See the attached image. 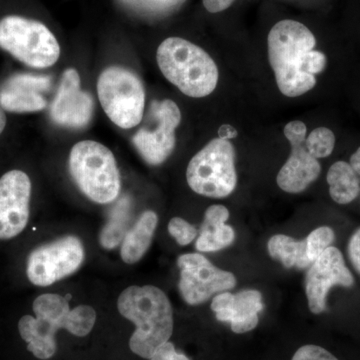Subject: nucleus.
<instances>
[{
    "instance_id": "obj_1",
    "label": "nucleus",
    "mask_w": 360,
    "mask_h": 360,
    "mask_svg": "<svg viewBox=\"0 0 360 360\" xmlns=\"http://www.w3.org/2000/svg\"><path fill=\"white\" fill-rule=\"evenodd\" d=\"M117 307L136 326L129 341L132 352L150 359L174 331V312L167 295L153 285L130 286L118 297Z\"/></svg>"
},
{
    "instance_id": "obj_2",
    "label": "nucleus",
    "mask_w": 360,
    "mask_h": 360,
    "mask_svg": "<svg viewBox=\"0 0 360 360\" xmlns=\"http://www.w3.org/2000/svg\"><path fill=\"white\" fill-rule=\"evenodd\" d=\"M269 58L277 86L283 96L297 97L316 85V78L304 71V60L316 45L314 33L303 23L281 20L269 32Z\"/></svg>"
},
{
    "instance_id": "obj_3",
    "label": "nucleus",
    "mask_w": 360,
    "mask_h": 360,
    "mask_svg": "<svg viewBox=\"0 0 360 360\" xmlns=\"http://www.w3.org/2000/svg\"><path fill=\"white\" fill-rule=\"evenodd\" d=\"M158 66L168 82L187 96H210L219 82V68L201 47L180 37H169L158 46Z\"/></svg>"
},
{
    "instance_id": "obj_4",
    "label": "nucleus",
    "mask_w": 360,
    "mask_h": 360,
    "mask_svg": "<svg viewBox=\"0 0 360 360\" xmlns=\"http://www.w3.org/2000/svg\"><path fill=\"white\" fill-rule=\"evenodd\" d=\"M70 170L75 184L94 202H112L120 193V175L115 155L97 141L77 142L70 150Z\"/></svg>"
},
{
    "instance_id": "obj_5",
    "label": "nucleus",
    "mask_w": 360,
    "mask_h": 360,
    "mask_svg": "<svg viewBox=\"0 0 360 360\" xmlns=\"http://www.w3.org/2000/svg\"><path fill=\"white\" fill-rule=\"evenodd\" d=\"M0 49L33 68H51L60 56L58 39L44 23L18 15L0 20Z\"/></svg>"
},
{
    "instance_id": "obj_6",
    "label": "nucleus",
    "mask_w": 360,
    "mask_h": 360,
    "mask_svg": "<svg viewBox=\"0 0 360 360\" xmlns=\"http://www.w3.org/2000/svg\"><path fill=\"white\" fill-rule=\"evenodd\" d=\"M236 150L229 141L214 139L189 161L186 179L191 189L200 195L224 198L238 184Z\"/></svg>"
},
{
    "instance_id": "obj_7",
    "label": "nucleus",
    "mask_w": 360,
    "mask_h": 360,
    "mask_svg": "<svg viewBox=\"0 0 360 360\" xmlns=\"http://www.w3.org/2000/svg\"><path fill=\"white\" fill-rule=\"evenodd\" d=\"M97 94L104 112L120 129H132L141 122L146 90L131 70L122 66L105 68L97 80Z\"/></svg>"
},
{
    "instance_id": "obj_8",
    "label": "nucleus",
    "mask_w": 360,
    "mask_h": 360,
    "mask_svg": "<svg viewBox=\"0 0 360 360\" xmlns=\"http://www.w3.org/2000/svg\"><path fill=\"white\" fill-rule=\"evenodd\" d=\"M84 259V248L80 239L65 236L32 250L26 272L34 285L49 286L75 274Z\"/></svg>"
},
{
    "instance_id": "obj_9",
    "label": "nucleus",
    "mask_w": 360,
    "mask_h": 360,
    "mask_svg": "<svg viewBox=\"0 0 360 360\" xmlns=\"http://www.w3.org/2000/svg\"><path fill=\"white\" fill-rule=\"evenodd\" d=\"M177 265L180 269V293L188 304H201L217 293L236 288V278L231 272L214 266L200 253L181 255Z\"/></svg>"
},
{
    "instance_id": "obj_10",
    "label": "nucleus",
    "mask_w": 360,
    "mask_h": 360,
    "mask_svg": "<svg viewBox=\"0 0 360 360\" xmlns=\"http://www.w3.org/2000/svg\"><path fill=\"white\" fill-rule=\"evenodd\" d=\"M149 115L155 118V129L142 127L132 137V142L148 165H160L174 153L176 146L175 130L181 122V112L174 101L165 99L153 101Z\"/></svg>"
},
{
    "instance_id": "obj_11",
    "label": "nucleus",
    "mask_w": 360,
    "mask_h": 360,
    "mask_svg": "<svg viewBox=\"0 0 360 360\" xmlns=\"http://www.w3.org/2000/svg\"><path fill=\"white\" fill-rule=\"evenodd\" d=\"M284 135L290 142L291 153L277 174V184L285 193H302L319 176L321 167L305 148L307 125L304 123L300 120L288 122L284 127Z\"/></svg>"
},
{
    "instance_id": "obj_12",
    "label": "nucleus",
    "mask_w": 360,
    "mask_h": 360,
    "mask_svg": "<svg viewBox=\"0 0 360 360\" xmlns=\"http://www.w3.org/2000/svg\"><path fill=\"white\" fill-rule=\"evenodd\" d=\"M354 283V276L345 265L342 253L338 248L329 246L310 265L305 277V291L310 311L321 314L326 309V298L333 286L350 288Z\"/></svg>"
},
{
    "instance_id": "obj_13",
    "label": "nucleus",
    "mask_w": 360,
    "mask_h": 360,
    "mask_svg": "<svg viewBox=\"0 0 360 360\" xmlns=\"http://www.w3.org/2000/svg\"><path fill=\"white\" fill-rule=\"evenodd\" d=\"M32 182L20 170H11L0 179V239L18 236L27 225Z\"/></svg>"
},
{
    "instance_id": "obj_14",
    "label": "nucleus",
    "mask_w": 360,
    "mask_h": 360,
    "mask_svg": "<svg viewBox=\"0 0 360 360\" xmlns=\"http://www.w3.org/2000/svg\"><path fill=\"white\" fill-rule=\"evenodd\" d=\"M94 110V98L82 89L77 71L68 68L63 73L58 94L52 101V120L61 127L82 129L91 120Z\"/></svg>"
},
{
    "instance_id": "obj_15",
    "label": "nucleus",
    "mask_w": 360,
    "mask_h": 360,
    "mask_svg": "<svg viewBox=\"0 0 360 360\" xmlns=\"http://www.w3.org/2000/svg\"><path fill=\"white\" fill-rule=\"evenodd\" d=\"M51 87L47 75L18 73L0 87V108L9 112H37L46 108L44 92Z\"/></svg>"
},
{
    "instance_id": "obj_16",
    "label": "nucleus",
    "mask_w": 360,
    "mask_h": 360,
    "mask_svg": "<svg viewBox=\"0 0 360 360\" xmlns=\"http://www.w3.org/2000/svg\"><path fill=\"white\" fill-rule=\"evenodd\" d=\"M264 309L262 293L258 290L239 291L233 295L227 309L215 312L217 321L229 322L234 333H248L257 328L258 314Z\"/></svg>"
},
{
    "instance_id": "obj_17",
    "label": "nucleus",
    "mask_w": 360,
    "mask_h": 360,
    "mask_svg": "<svg viewBox=\"0 0 360 360\" xmlns=\"http://www.w3.org/2000/svg\"><path fill=\"white\" fill-rule=\"evenodd\" d=\"M229 217V210L224 205L210 206L196 240V250L201 252H214L231 245L236 233L231 226L225 224Z\"/></svg>"
},
{
    "instance_id": "obj_18",
    "label": "nucleus",
    "mask_w": 360,
    "mask_h": 360,
    "mask_svg": "<svg viewBox=\"0 0 360 360\" xmlns=\"http://www.w3.org/2000/svg\"><path fill=\"white\" fill-rule=\"evenodd\" d=\"M22 340L28 343V350L39 359H51L56 352V336L58 329L53 321L44 317L25 315L18 323Z\"/></svg>"
},
{
    "instance_id": "obj_19",
    "label": "nucleus",
    "mask_w": 360,
    "mask_h": 360,
    "mask_svg": "<svg viewBox=\"0 0 360 360\" xmlns=\"http://www.w3.org/2000/svg\"><path fill=\"white\" fill-rule=\"evenodd\" d=\"M158 222L156 213L148 210L142 213L136 224L127 232L120 251L125 264H134L143 257L151 245Z\"/></svg>"
},
{
    "instance_id": "obj_20",
    "label": "nucleus",
    "mask_w": 360,
    "mask_h": 360,
    "mask_svg": "<svg viewBox=\"0 0 360 360\" xmlns=\"http://www.w3.org/2000/svg\"><path fill=\"white\" fill-rule=\"evenodd\" d=\"M329 194L340 205H347L359 196L360 180L349 163L338 161L329 168L328 176Z\"/></svg>"
},
{
    "instance_id": "obj_21",
    "label": "nucleus",
    "mask_w": 360,
    "mask_h": 360,
    "mask_svg": "<svg viewBox=\"0 0 360 360\" xmlns=\"http://www.w3.org/2000/svg\"><path fill=\"white\" fill-rule=\"evenodd\" d=\"M267 248L270 257L279 260L286 269H304L312 264L307 257L305 240L297 241L290 236L276 234L269 239Z\"/></svg>"
},
{
    "instance_id": "obj_22",
    "label": "nucleus",
    "mask_w": 360,
    "mask_h": 360,
    "mask_svg": "<svg viewBox=\"0 0 360 360\" xmlns=\"http://www.w3.org/2000/svg\"><path fill=\"white\" fill-rule=\"evenodd\" d=\"M131 217V200L129 195H123L116 201L110 212L108 222L101 233V245L105 250H113L120 245L127 232Z\"/></svg>"
},
{
    "instance_id": "obj_23",
    "label": "nucleus",
    "mask_w": 360,
    "mask_h": 360,
    "mask_svg": "<svg viewBox=\"0 0 360 360\" xmlns=\"http://www.w3.org/2000/svg\"><path fill=\"white\" fill-rule=\"evenodd\" d=\"M33 311L37 316L52 321L59 328H65L70 309L68 300L58 295H42L33 302Z\"/></svg>"
},
{
    "instance_id": "obj_24",
    "label": "nucleus",
    "mask_w": 360,
    "mask_h": 360,
    "mask_svg": "<svg viewBox=\"0 0 360 360\" xmlns=\"http://www.w3.org/2000/svg\"><path fill=\"white\" fill-rule=\"evenodd\" d=\"M96 310L89 305H79L68 314L65 329L77 336L89 335L96 324Z\"/></svg>"
},
{
    "instance_id": "obj_25",
    "label": "nucleus",
    "mask_w": 360,
    "mask_h": 360,
    "mask_svg": "<svg viewBox=\"0 0 360 360\" xmlns=\"http://www.w3.org/2000/svg\"><path fill=\"white\" fill-rule=\"evenodd\" d=\"M335 146V135L326 127H319L312 130L305 139V148L316 160L328 158L333 153Z\"/></svg>"
},
{
    "instance_id": "obj_26",
    "label": "nucleus",
    "mask_w": 360,
    "mask_h": 360,
    "mask_svg": "<svg viewBox=\"0 0 360 360\" xmlns=\"http://www.w3.org/2000/svg\"><path fill=\"white\" fill-rule=\"evenodd\" d=\"M335 231L328 226L319 227L310 232L309 236L305 239V243H307V257L311 264H314L315 260L328 250L335 240Z\"/></svg>"
},
{
    "instance_id": "obj_27",
    "label": "nucleus",
    "mask_w": 360,
    "mask_h": 360,
    "mask_svg": "<svg viewBox=\"0 0 360 360\" xmlns=\"http://www.w3.org/2000/svg\"><path fill=\"white\" fill-rule=\"evenodd\" d=\"M168 231L180 245H189L198 236L195 227L180 217H174L170 220L168 224Z\"/></svg>"
},
{
    "instance_id": "obj_28",
    "label": "nucleus",
    "mask_w": 360,
    "mask_h": 360,
    "mask_svg": "<svg viewBox=\"0 0 360 360\" xmlns=\"http://www.w3.org/2000/svg\"><path fill=\"white\" fill-rule=\"evenodd\" d=\"M291 360H338L335 355L330 354L323 347L319 345H303L296 350Z\"/></svg>"
},
{
    "instance_id": "obj_29",
    "label": "nucleus",
    "mask_w": 360,
    "mask_h": 360,
    "mask_svg": "<svg viewBox=\"0 0 360 360\" xmlns=\"http://www.w3.org/2000/svg\"><path fill=\"white\" fill-rule=\"evenodd\" d=\"M328 65L326 54L321 51H311L309 52L304 60V71L309 75H314L322 72Z\"/></svg>"
},
{
    "instance_id": "obj_30",
    "label": "nucleus",
    "mask_w": 360,
    "mask_h": 360,
    "mask_svg": "<svg viewBox=\"0 0 360 360\" xmlns=\"http://www.w3.org/2000/svg\"><path fill=\"white\" fill-rule=\"evenodd\" d=\"M150 360H191L186 355L179 354L175 350L174 345L167 341L165 345H161L160 348L151 356Z\"/></svg>"
},
{
    "instance_id": "obj_31",
    "label": "nucleus",
    "mask_w": 360,
    "mask_h": 360,
    "mask_svg": "<svg viewBox=\"0 0 360 360\" xmlns=\"http://www.w3.org/2000/svg\"><path fill=\"white\" fill-rule=\"evenodd\" d=\"M348 255L354 269L360 274V229L352 234L348 243Z\"/></svg>"
},
{
    "instance_id": "obj_32",
    "label": "nucleus",
    "mask_w": 360,
    "mask_h": 360,
    "mask_svg": "<svg viewBox=\"0 0 360 360\" xmlns=\"http://www.w3.org/2000/svg\"><path fill=\"white\" fill-rule=\"evenodd\" d=\"M236 0H203L206 11L212 13H219L232 6Z\"/></svg>"
},
{
    "instance_id": "obj_33",
    "label": "nucleus",
    "mask_w": 360,
    "mask_h": 360,
    "mask_svg": "<svg viewBox=\"0 0 360 360\" xmlns=\"http://www.w3.org/2000/svg\"><path fill=\"white\" fill-rule=\"evenodd\" d=\"M219 139H225V141H231L238 136V131L231 125H222L219 129Z\"/></svg>"
},
{
    "instance_id": "obj_34",
    "label": "nucleus",
    "mask_w": 360,
    "mask_h": 360,
    "mask_svg": "<svg viewBox=\"0 0 360 360\" xmlns=\"http://www.w3.org/2000/svg\"><path fill=\"white\" fill-rule=\"evenodd\" d=\"M349 165L360 180V148L350 158Z\"/></svg>"
},
{
    "instance_id": "obj_35",
    "label": "nucleus",
    "mask_w": 360,
    "mask_h": 360,
    "mask_svg": "<svg viewBox=\"0 0 360 360\" xmlns=\"http://www.w3.org/2000/svg\"><path fill=\"white\" fill-rule=\"evenodd\" d=\"M6 113H4V110L0 108V134H2V131H4V129H6Z\"/></svg>"
}]
</instances>
